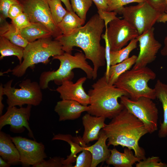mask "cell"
Returning <instances> with one entry per match:
<instances>
[{
	"instance_id": "obj_45",
	"label": "cell",
	"mask_w": 167,
	"mask_h": 167,
	"mask_svg": "<svg viewBox=\"0 0 167 167\" xmlns=\"http://www.w3.org/2000/svg\"><path fill=\"white\" fill-rule=\"evenodd\" d=\"M11 165L0 156V167H9Z\"/></svg>"
},
{
	"instance_id": "obj_28",
	"label": "cell",
	"mask_w": 167,
	"mask_h": 167,
	"mask_svg": "<svg viewBox=\"0 0 167 167\" xmlns=\"http://www.w3.org/2000/svg\"><path fill=\"white\" fill-rule=\"evenodd\" d=\"M138 42L136 38L130 41L128 45L125 47L116 51L110 50V66L117 64L128 58L131 52L137 47Z\"/></svg>"
},
{
	"instance_id": "obj_42",
	"label": "cell",
	"mask_w": 167,
	"mask_h": 167,
	"mask_svg": "<svg viewBox=\"0 0 167 167\" xmlns=\"http://www.w3.org/2000/svg\"><path fill=\"white\" fill-rule=\"evenodd\" d=\"M161 55L164 56H167V36L164 41V46L161 51Z\"/></svg>"
},
{
	"instance_id": "obj_31",
	"label": "cell",
	"mask_w": 167,
	"mask_h": 167,
	"mask_svg": "<svg viewBox=\"0 0 167 167\" xmlns=\"http://www.w3.org/2000/svg\"><path fill=\"white\" fill-rule=\"evenodd\" d=\"M70 0L73 11L81 19L85 21L87 12L92 4V0Z\"/></svg>"
},
{
	"instance_id": "obj_37",
	"label": "cell",
	"mask_w": 167,
	"mask_h": 167,
	"mask_svg": "<svg viewBox=\"0 0 167 167\" xmlns=\"http://www.w3.org/2000/svg\"><path fill=\"white\" fill-rule=\"evenodd\" d=\"M145 1L161 14L165 12L166 8L165 0H145Z\"/></svg>"
},
{
	"instance_id": "obj_7",
	"label": "cell",
	"mask_w": 167,
	"mask_h": 167,
	"mask_svg": "<svg viewBox=\"0 0 167 167\" xmlns=\"http://www.w3.org/2000/svg\"><path fill=\"white\" fill-rule=\"evenodd\" d=\"M12 81L11 79L3 85L4 95L7 97L8 106L21 107L25 105L37 106L40 104L43 95L39 83L27 79L19 84L20 88H16L12 87Z\"/></svg>"
},
{
	"instance_id": "obj_34",
	"label": "cell",
	"mask_w": 167,
	"mask_h": 167,
	"mask_svg": "<svg viewBox=\"0 0 167 167\" xmlns=\"http://www.w3.org/2000/svg\"><path fill=\"white\" fill-rule=\"evenodd\" d=\"M145 0H109L108 11H116L125 5L133 2L139 3Z\"/></svg>"
},
{
	"instance_id": "obj_35",
	"label": "cell",
	"mask_w": 167,
	"mask_h": 167,
	"mask_svg": "<svg viewBox=\"0 0 167 167\" xmlns=\"http://www.w3.org/2000/svg\"><path fill=\"white\" fill-rule=\"evenodd\" d=\"M64 159L60 157H54L47 160L44 159L34 167H64Z\"/></svg>"
},
{
	"instance_id": "obj_41",
	"label": "cell",
	"mask_w": 167,
	"mask_h": 167,
	"mask_svg": "<svg viewBox=\"0 0 167 167\" xmlns=\"http://www.w3.org/2000/svg\"><path fill=\"white\" fill-rule=\"evenodd\" d=\"M3 88V85L2 83H1L0 85V115H2L4 106L2 102L3 99V96L4 95Z\"/></svg>"
},
{
	"instance_id": "obj_44",
	"label": "cell",
	"mask_w": 167,
	"mask_h": 167,
	"mask_svg": "<svg viewBox=\"0 0 167 167\" xmlns=\"http://www.w3.org/2000/svg\"><path fill=\"white\" fill-rule=\"evenodd\" d=\"M157 22L163 23L167 22V13L165 12L161 14L158 19Z\"/></svg>"
},
{
	"instance_id": "obj_22",
	"label": "cell",
	"mask_w": 167,
	"mask_h": 167,
	"mask_svg": "<svg viewBox=\"0 0 167 167\" xmlns=\"http://www.w3.org/2000/svg\"><path fill=\"white\" fill-rule=\"evenodd\" d=\"M0 36L4 37L13 43L25 48L29 43L11 23L0 18Z\"/></svg>"
},
{
	"instance_id": "obj_11",
	"label": "cell",
	"mask_w": 167,
	"mask_h": 167,
	"mask_svg": "<svg viewBox=\"0 0 167 167\" xmlns=\"http://www.w3.org/2000/svg\"><path fill=\"white\" fill-rule=\"evenodd\" d=\"M105 25L110 50L116 51L123 48L129 41L139 36L137 30L124 19L117 17Z\"/></svg>"
},
{
	"instance_id": "obj_17",
	"label": "cell",
	"mask_w": 167,
	"mask_h": 167,
	"mask_svg": "<svg viewBox=\"0 0 167 167\" xmlns=\"http://www.w3.org/2000/svg\"><path fill=\"white\" fill-rule=\"evenodd\" d=\"M105 119L104 117L92 115L88 113L82 117L84 131L82 138L86 144L98 139L101 129L106 125L105 123Z\"/></svg>"
},
{
	"instance_id": "obj_5",
	"label": "cell",
	"mask_w": 167,
	"mask_h": 167,
	"mask_svg": "<svg viewBox=\"0 0 167 167\" xmlns=\"http://www.w3.org/2000/svg\"><path fill=\"white\" fill-rule=\"evenodd\" d=\"M53 58L60 61L59 67L56 70L45 71L41 74L39 83L42 89L48 88L51 81H53L56 84L60 85L64 81L71 80L74 76L72 70L76 68L84 71L88 79L93 78V68L87 61L84 53L82 51L76 52L74 55L65 52L54 56Z\"/></svg>"
},
{
	"instance_id": "obj_15",
	"label": "cell",
	"mask_w": 167,
	"mask_h": 167,
	"mask_svg": "<svg viewBox=\"0 0 167 167\" xmlns=\"http://www.w3.org/2000/svg\"><path fill=\"white\" fill-rule=\"evenodd\" d=\"M87 79L86 77H82L75 83L71 80L64 81L58 86L56 91L59 93L62 100H73L87 106L89 104L90 97L83 87Z\"/></svg>"
},
{
	"instance_id": "obj_26",
	"label": "cell",
	"mask_w": 167,
	"mask_h": 167,
	"mask_svg": "<svg viewBox=\"0 0 167 167\" xmlns=\"http://www.w3.org/2000/svg\"><path fill=\"white\" fill-rule=\"evenodd\" d=\"M137 58V56L133 55L120 63L111 66L108 74V83L111 85H114L120 76L129 70L134 65Z\"/></svg>"
},
{
	"instance_id": "obj_32",
	"label": "cell",
	"mask_w": 167,
	"mask_h": 167,
	"mask_svg": "<svg viewBox=\"0 0 167 167\" xmlns=\"http://www.w3.org/2000/svg\"><path fill=\"white\" fill-rule=\"evenodd\" d=\"M136 167H167V164L160 161L159 157L152 156L135 164Z\"/></svg>"
},
{
	"instance_id": "obj_27",
	"label": "cell",
	"mask_w": 167,
	"mask_h": 167,
	"mask_svg": "<svg viewBox=\"0 0 167 167\" xmlns=\"http://www.w3.org/2000/svg\"><path fill=\"white\" fill-rule=\"evenodd\" d=\"M24 48L17 45L6 38L0 36V59L7 56H15L19 60V64L22 62Z\"/></svg>"
},
{
	"instance_id": "obj_38",
	"label": "cell",
	"mask_w": 167,
	"mask_h": 167,
	"mask_svg": "<svg viewBox=\"0 0 167 167\" xmlns=\"http://www.w3.org/2000/svg\"><path fill=\"white\" fill-rule=\"evenodd\" d=\"M23 12V6L20 3L12 5L8 12V18L11 20L14 19Z\"/></svg>"
},
{
	"instance_id": "obj_43",
	"label": "cell",
	"mask_w": 167,
	"mask_h": 167,
	"mask_svg": "<svg viewBox=\"0 0 167 167\" xmlns=\"http://www.w3.org/2000/svg\"><path fill=\"white\" fill-rule=\"evenodd\" d=\"M62 2L66 7V10L69 11H73L70 0H60Z\"/></svg>"
},
{
	"instance_id": "obj_2",
	"label": "cell",
	"mask_w": 167,
	"mask_h": 167,
	"mask_svg": "<svg viewBox=\"0 0 167 167\" xmlns=\"http://www.w3.org/2000/svg\"><path fill=\"white\" fill-rule=\"evenodd\" d=\"M102 130L107 136L108 146L125 147L133 150L135 155L142 160L146 158L139 142L148 131L144 124L125 108Z\"/></svg>"
},
{
	"instance_id": "obj_46",
	"label": "cell",
	"mask_w": 167,
	"mask_h": 167,
	"mask_svg": "<svg viewBox=\"0 0 167 167\" xmlns=\"http://www.w3.org/2000/svg\"><path fill=\"white\" fill-rule=\"evenodd\" d=\"M166 4V8L165 11V13H167V0H165Z\"/></svg>"
},
{
	"instance_id": "obj_40",
	"label": "cell",
	"mask_w": 167,
	"mask_h": 167,
	"mask_svg": "<svg viewBox=\"0 0 167 167\" xmlns=\"http://www.w3.org/2000/svg\"><path fill=\"white\" fill-rule=\"evenodd\" d=\"M96 5L98 10L108 11L109 0H92Z\"/></svg>"
},
{
	"instance_id": "obj_21",
	"label": "cell",
	"mask_w": 167,
	"mask_h": 167,
	"mask_svg": "<svg viewBox=\"0 0 167 167\" xmlns=\"http://www.w3.org/2000/svg\"><path fill=\"white\" fill-rule=\"evenodd\" d=\"M156 98L161 103L163 111V120L160 124L158 136L160 138L167 136V84L158 79L155 85Z\"/></svg>"
},
{
	"instance_id": "obj_8",
	"label": "cell",
	"mask_w": 167,
	"mask_h": 167,
	"mask_svg": "<svg viewBox=\"0 0 167 167\" xmlns=\"http://www.w3.org/2000/svg\"><path fill=\"white\" fill-rule=\"evenodd\" d=\"M115 12L122 15L137 30L139 36L153 27L161 14L146 1L136 5L123 6Z\"/></svg>"
},
{
	"instance_id": "obj_23",
	"label": "cell",
	"mask_w": 167,
	"mask_h": 167,
	"mask_svg": "<svg viewBox=\"0 0 167 167\" xmlns=\"http://www.w3.org/2000/svg\"><path fill=\"white\" fill-rule=\"evenodd\" d=\"M52 140H59L66 142L71 147V153L63 161L64 167H73L72 163L76 161V154L82 151L83 147L78 141L77 137H73L69 134H58L54 135Z\"/></svg>"
},
{
	"instance_id": "obj_12",
	"label": "cell",
	"mask_w": 167,
	"mask_h": 167,
	"mask_svg": "<svg viewBox=\"0 0 167 167\" xmlns=\"http://www.w3.org/2000/svg\"><path fill=\"white\" fill-rule=\"evenodd\" d=\"M11 138L19 151L20 163L23 166L34 167L47 158L42 143L19 136Z\"/></svg>"
},
{
	"instance_id": "obj_25",
	"label": "cell",
	"mask_w": 167,
	"mask_h": 167,
	"mask_svg": "<svg viewBox=\"0 0 167 167\" xmlns=\"http://www.w3.org/2000/svg\"><path fill=\"white\" fill-rule=\"evenodd\" d=\"M85 20L81 19L74 11L67 12L57 25L62 34H70L84 25Z\"/></svg>"
},
{
	"instance_id": "obj_29",
	"label": "cell",
	"mask_w": 167,
	"mask_h": 167,
	"mask_svg": "<svg viewBox=\"0 0 167 167\" xmlns=\"http://www.w3.org/2000/svg\"><path fill=\"white\" fill-rule=\"evenodd\" d=\"M52 17L57 25L67 12L62 6L60 0H47Z\"/></svg>"
},
{
	"instance_id": "obj_16",
	"label": "cell",
	"mask_w": 167,
	"mask_h": 167,
	"mask_svg": "<svg viewBox=\"0 0 167 167\" xmlns=\"http://www.w3.org/2000/svg\"><path fill=\"white\" fill-rule=\"evenodd\" d=\"M89 110V106H85L73 100H62L58 101L55 111L59 116V121L73 120L79 118L82 113Z\"/></svg>"
},
{
	"instance_id": "obj_3",
	"label": "cell",
	"mask_w": 167,
	"mask_h": 167,
	"mask_svg": "<svg viewBox=\"0 0 167 167\" xmlns=\"http://www.w3.org/2000/svg\"><path fill=\"white\" fill-rule=\"evenodd\" d=\"M88 94L90 102L87 113L111 119L125 108L118 99L124 96L129 97L125 91L109 84L105 75L92 84Z\"/></svg>"
},
{
	"instance_id": "obj_9",
	"label": "cell",
	"mask_w": 167,
	"mask_h": 167,
	"mask_svg": "<svg viewBox=\"0 0 167 167\" xmlns=\"http://www.w3.org/2000/svg\"><path fill=\"white\" fill-rule=\"evenodd\" d=\"M120 98V103L144 124L148 133L157 130L158 110L152 100L142 97L133 100L125 96Z\"/></svg>"
},
{
	"instance_id": "obj_30",
	"label": "cell",
	"mask_w": 167,
	"mask_h": 167,
	"mask_svg": "<svg viewBox=\"0 0 167 167\" xmlns=\"http://www.w3.org/2000/svg\"><path fill=\"white\" fill-rule=\"evenodd\" d=\"M79 143L83 147L82 152L76 158V164L74 167H91L92 162V153L85 148L86 146L82 138L77 137Z\"/></svg>"
},
{
	"instance_id": "obj_6",
	"label": "cell",
	"mask_w": 167,
	"mask_h": 167,
	"mask_svg": "<svg viewBox=\"0 0 167 167\" xmlns=\"http://www.w3.org/2000/svg\"><path fill=\"white\" fill-rule=\"evenodd\" d=\"M156 77V73L147 66L132 68L120 76L114 85L126 92L132 100L144 97L153 100L156 98L155 89L149 87L148 83Z\"/></svg>"
},
{
	"instance_id": "obj_36",
	"label": "cell",
	"mask_w": 167,
	"mask_h": 167,
	"mask_svg": "<svg viewBox=\"0 0 167 167\" xmlns=\"http://www.w3.org/2000/svg\"><path fill=\"white\" fill-rule=\"evenodd\" d=\"M19 3V0H0V18L4 19L8 18V12L11 6Z\"/></svg>"
},
{
	"instance_id": "obj_18",
	"label": "cell",
	"mask_w": 167,
	"mask_h": 167,
	"mask_svg": "<svg viewBox=\"0 0 167 167\" xmlns=\"http://www.w3.org/2000/svg\"><path fill=\"white\" fill-rule=\"evenodd\" d=\"M107 139V135L102 129L97 141L91 146H86L85 148L89 151L92 155V161L91 167H96L100 163L106 161L109 157L111 151L106 143Z\"/></svg>"
},
{
	"instance_id": "obj_19",
	"label": "cell",
	"mask_w": 167,
	"mask_h": 167,
	"mask_svg": "<svg viewBox=\"0 0 167 167\" xmlns=\"http://www.w3.org/2000/svg\"><path fill=\"white\" fill-rule=\"evenodd\" d=\"M0 156L11 165L20 163L19 151L13 142L11 136L1 131Z\"/></svg>"
},
{
	"instance_id": "obj_4",
	"label": "cell",
	"mask_w": 167,
	"mask_h": 167,
	"mask_svg": "<svg viewBox=\"0 0 167 167\" xmlns=\"http://www.w3.org/2000/svg\"><path fill=\"white\" fill-rule=\"evenodd\" d=\"M52 37L42 38L29 43L24 48L22 62L12 70L1 73V75L11 72L15 76L21 77L28 68L33 69L35 64L40 63L46 64L49 62L51 57L64 54L65 52L60 42L54 39L53 40Z\"/></svg>"
},
{
	"instance_id": "obj_1",
	"label": "cell",
	"mask_w": 167,
	"mask_h": 167,
	"mask_svg": "<svg viewBox=\"0 0 167 167\" xmlns=\"http://www.w3.org/2000/svg\"><path fill=\"white\" fill-rule=\"evenodd\" d=\"M105 27L104 21L97 13L70 34H62L54 38L60 42L65 52L72 54L75 47L83 50L86 58L93 63V80L96 78L100 68L106 64L105 48L101 44Z\"/></svg>"
},
{
	"instance_id": "obj_24",
	"label": "cell",
	"mask_w": 167,
	"mask_h": 167,
	"mask_svg": "<svg viewBox=\"0 0 167 167\" xmlns=\"http://www.w3.org/2000/svg\"><path fill=\"white\" fill-rule=\"evenodd\" d=\"M20 32L28 43L52 36L51 33L47 28L39 23H31L30 26L22 29Z\"/></svg>"
},
{
	"instance_id": "obj_20",
	"label": "cell",
	"mask_w": 167,
	"mask_h": 167,
	"mask_svg": "<svg viewBox=\"0 0 167 167\" xmlns=\"http://www.w3.org/2000/svg\"><path fill=\"white\" fill-rule=\"evenodd\" d=\"M110 151V155L106 162L115 167H132L136 162L142 160L136 156L132 150L126 147L124 150V152H119L116 148Z\"/></svg>"
},
{
	"instance_id": "obj_13",
	"label": "cell",
	"mask_w": 167,
	"mask_h": 167,
	"mask_svg": "<svg viewBox=\"0 0 167 167\" xmlns=\"http://www.w3.org/2000/svg\"><path fill=\"white\" fill-rule=\"evenodd\" d=\"M32 107V105H29L19 108L8 106L6 112L0 117V131L7 125H10L11 131L15 133L21 132L25 128L28 131L29 136L34 139L29 123Z\"/></svg>"
},
{
	"instance_id": "obj_14",
	"label": "cell",
	"mask_w": 167,
	"mask_h": 167,
	"mask_svg": "<svg viewBox=\"0 0 167 167\" xmlns=\"http://www.w3.org/2000/svg\"><path fill=\"white\" fill-rule=\"evenodd\" d=\"M154 29L153 27L137 37L139 43V52L133 69L146 66L156 59L162 45L154 37Z\"/></svg>"
},
{
	"instance_id": "obj_33",
	"label": "cell",
	"mask_w": 167,
	"mask_h": 167,
	"mask_svg": "<svg viewBox=\"0 0 167 167\" xmlns=\"http://www.w3.org/2000/svg\"><path fill=\"white\" fill-rule=\"evenodd\" d=\"M11 20V23L20 32L22 29L30 26L31 24L28 16L24 12Z\"/></svg>"
},
{
	"instance_id": "obj_39",
	"label": "cell",
	"mask_w": 167,
	"mask_h": 167,
	"mask_svg": "<svg viewBox=\"0 0 167 167\" xmlns=\"http://www.w3.org/2000/svg\"><path fill=\"white\" fill-rule=\"evenodd\" d=\"M98 13L100 17L104 20L105 25H108L109 23L116 17L117 13L114 11H106L102 10H98Z\"/></svg>"
},
{
	"instance_id": "obj_10",
	"label": "cell",
	"mask_w": 167,
	"mask_h": 167,
	"mask_svg": "<svg viewBox=\"0 0 167 167\" xmlns=\"http://www.w3.org/2000/svg\"><path fill=\"white\" fill-rule=\"evenodd\" d=\"M23 12L31 23H39L49 30L54 38L62 34L52 17L47 0H19Z\"/></svg>"
}]
</instances>
